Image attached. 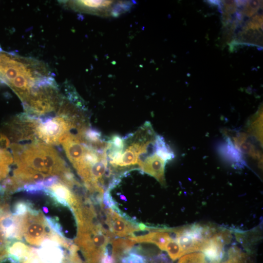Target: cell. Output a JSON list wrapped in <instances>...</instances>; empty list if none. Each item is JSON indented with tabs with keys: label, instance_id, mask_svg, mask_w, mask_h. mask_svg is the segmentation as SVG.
<instances>
[{
	"label": "cell",
	"instance_id": "obj_13",
	"mask_svg": "<svg viewBox=\"0 0 263 263\" xmlns=\"http://www.w3.org/2000/svg\"><path fill=\"white\" fill-rule=\"evenodd\" d=\"M8 258L16 263L25 262L33 253V250L19 240H8L7 244Z\"/></svg>",
	"mask_w": 263,
	"mask_h": 263
},
{
	"label": "cell",
	"instance_id": "obj_12",
	"mask_svg": "<svg viewBox=\"0 0 263 263\" xmlns=\"http://www.w3.org/2000/svg\"><path fill=\"white\" fill-rule=\"evenodd\" d=\"M218 150L222 157L234 168L242 169L246 166L242 153L235 148L229 137H226L225 142L219 146Z\"/></svg>",
	"mask_w": 263,
	"mask_h": 263
},
{
	"label": "cell",
	"instance_id": "obj_2",
	"mask_svg": "<svg viewBox=\"0 0 263 263\" xmlns=\"http://www.w3.org/2000/svg\"><path fill=\"white\" fill-rule=\"evenodd\" d=\"M77 225L75 243L82 252L87 263H99L106 247L115 236L98 222H87Z\"/></svg>",
	"mask_w": 263,
	"mask_h": 263
},
{
	"label": "cell",
	"instance_id": "obj_5",
	"mask_svg": "<svg viewBox=\"0 0 263 263\" xmlns=\"http://www.w3.org/2000/svg\"><path fill=\"white\" fill-rule=\"evenodd\" d=\"M55 117H51L41 123L38 122L35 128V134L48 145H58L60 136L74 128L70 118L57 113Z\"/></svg>",
	"mask_w": 263,
	"mask_h": 263
},
{
	"label": "cell",
	"instance_id": "obj_11",
	"mask_svg": "<svg viewBox=\"0 0 263 263\" xmlns=\"http://www.w3.org/2000/svg\"><path fill=\"white\" fill-rule=\"evenodd\" d=\"M166 163L155 153L146 160L140 169L155 178L162 186H165V167Z\"/></svg>",
	"mask_w": 263,
	"mask_h": 263
},
{
	"label": "cell",
	"instance_id": "obj_27",
	"mask_svg": "<svg viewBox=\"0 0 263 263\" xmlns=\"http://www.w3.org/2000/svg\"><path fill=\"white\" fill-rule=\"evenodd\" d=\"M0 133H1L0 132Z\"/></svg>",
	"mask_w": 263,
	"mask_h": 263
},
{
	"label": "cell",
	"instance_id": "obj_14",
	"mask_svg": "<svg viewBox=\"0 0 263 263\" xmlns=\"http://www.w3.org/2000/svg\"><path fill=\"white\" fill-rule=\"evenodd\" d=\"M136 243H152L156 245L160 249L165 250L168 242L171 239L169 233L164 231H152L144 235H133L127 238Z\"/></svg>",
	"mask_w": 263,
	"mask_h": 263
},
{
	"label": "cell",
	"instance_id": "obj_26",
	"mask_svg": "<svg viewBox=\"0 0 263 263\" xmlns=\"http://www.w3.org/2000/svg\"><path fill=\"white\" fill-rule=\"evenodd\" d=\"M0 81H1V79H0Z\"/></svg>",
	"mask_w": 263,
	"mask_h": 263
},
{
	"label": "cell",
	"instance_id": "obj_3",
	"mask_svg": "<svg viewBox=\"0 0 263 263\" xmlns=\"http://www.w3.org/2000/svg\"><path fill=\"white\" fill-rule=\"evenodd\" d=\"M20 216V238L28 244L40 245L46 240H52L56 233L48 224L41 212L32 214L27 211Z\"/></svg>",
	"mask_w": 263,
	"mask_h": 263
},
{
	"label": "cell",
	"instance_id": "obj_1",
	"mask_svg": "<svg viewBox=\"0 0 263 263\" xmlns=\"http://www.w3.org/2000/svg\"><path fill=\"white\" fill-rule=\"evenodd\" d=\"M52 76L47 66L33 58L0 53V78L24 101L34 87Z\"/></svg>",
	"mask_w": 263,
	"mask_h": 263
},
{
	"label": "cell",
	"instance_id": "obj_22",
	"mask_svg": "<svg viewBox=\"0 0 263 263\" xmlns=\"http://www.w3.org/2000/svg\"><path fill=\"white\" fill-rule=\"evenodd\" d=\"M178 263H207L204 255L202 253H192L184 255Z\"/></svg>",
	"mask_w": 263,
	"mask_h": 263
},
{
	"label": "cell",
	"instance_id": "obj_19",
	"mask_svg": "<svg viewBox=\"0 0 263 263\" xmlns=\"http://www.w3.org/2000/svg\"><path fill=\"white\" fill-rule=\"evenodd\" d=\"M165 251H167L170 258L176 260L185 254V253L175 239H171L167 244Z\"/></svg>",
	"mask_w": 263,
	"mask_h": 263
},
{
	"label": "cell",
	"instance_id": "obj_8",
	"mask_svg": "<svg viewBox=\"0 0 263 263\" xmlns=\"http://www.w3.org/2000/svg\"><path fill=\"white\" fill-rule=\"evenodd\" d=\"M42 156L47 173L50 176L60 177L69 169L56 150L50 145L37 143Z\"/></svg>",
	"mask_w": 263,
	"mask_h": 263
},
{
	"label": "cell",
	"instance_id": "obj_21",
	"mask_svg": "<svg viewBox=\"0 0 263 263\" xmlns=\"http://www.w3.org/2000/svg\"><path fill=\"white\" fill-rule=\"evenodd\" d=\"M222 263H247V262L246 255L236 246H233L228 251V259Z\"/></svg>",
	"mask_w": 263,
	"mask_h": 263
},
{
	"label": "cell",
	"instance_id": "obj_25",
	"mask_svg": "<svg viewBox=\"0 0 263 263\" xmlns=\"http://www.w3.org/2000/svg\"><path fill=\"white\" fill-rule=\"evenodd\" d=\"M28 202L20 201L15 203L13 207L12 214L14 215H22L27 211Z\"/></svg>",
	"mask_w": 263,
	"mask_h": 263
},
{
	"label": "cell",
	"instance_id": "obj_23",
	"mask_svg": "<svg viewBox=\"0 0 263 263\" xmlns=\"http://www.w3.org/2000/svg\"><path fill=\"white\" fill-rule=\"evenodd\" d=\"M262 116L260 115L251 122L250 130L254 135L261 142L262 139Z\"/></svg>",
	"mask_w": 263,
	"mask_h": 263
},
{
	"label": "cell",
	"instance_id": "obj_20",
	"mask_svg": "<svg viewBox=\"0 0 263 263\" xmlns=\"http://www.w3.org/2000/svg\"><path fill=\"white\" fill-rule=\"evenodd\" d=\"M137 164V155L135 152L129 146L121 155L117 167H127Z\"/></svg>",
	"mask_w": 263,
	"mask_h": 263
},
{
	"label": "cell",
	"instance_id": "obj_24",
	"mask_svg": "<svg viewBox=\"0 0 263 263\" xmlns=\"http://www.w3.org/2000/svg\"><path fill=\"white\" fill-rule=\"evenodd\" d=\"M8 240L0 226V262L8 257L7 244Z\"/></svg>",
	"mask_w": 263,
	"mask_h": 263
},
{
	"label": "cell",
	"instance_id": "obj_18",
	"mask_svg": "<svg viewBox=\"0 0 263 263\" xmlns=\"http://www.w3.org/2000/svg\"><path fill=\"white\" fill-rule=\"evenodd\" d=\"M14 162L13 155L8 150H0V182L4 180L9 173V166Z\"/></svg>",
	"mask_w": 263,
	"mask_h": 263
},
{
	"label": "cell",
	"instance_id": "obj_9",
	"mask_svg": "<svg viewBox=\"0 0 263 263\" xmlns=\"http://www.w3.org/2000/svg\"><path fill=\"white\" fill-rule=\"evenodd\" d=\"M61 144L67 157L76 169L82 163L83 157L86 150L85 146L71 133Z\"/></svg>",
	"mask_w": 263,
	"mask_h": 263
},
{
	"label": "cell",
	"instance_id": "obj_7",
	"mask_svg": "<svg viewBox=\"0 0 263 263\" xmlns=\"http://www.w3.org/2000/svg\"><path fill=\"white\" fill-rule=\"evenodd\" d=\"M231 239L230 232L220 229L206 243L201 251L210 263H221L224 256V245Z\"/></svg>",
	"mask_w": 263,
	"mask_h": 263
},
{
	"label": "cell",
	"instance_id": "obj_17",
	"mask_svg": "<svg viewBox=\"0 0 263 263\" xmlns=\"http://www.w3.org/2000/svg\"><path fill=\"white\" fill-rule=\"evenodd\" d=\"M155 153L165 160L166 162L171 160L174 157V154L170 147L166 143L164 138L157 135L155 139Z\"/></svg>",
	"mask_w": 263,
	"mask_h": 263
},
{
	"label": "cell",
	"instance_id": "obj_6",
	"mask_svg": "<svg viewBox=\"0 0 263 263\" xmlns=\"http://www.w3.org/2000/svg\"><path fill=\"white\" fill-rule=\"evenodd\" d=\"M103 210L105 215V223L115 236L128 238L132 236L134 232L140 230V223L137 224L131 222L111 208H104Z\"/></svg>",
	"mask_w": 263,
	"mask_h": 263
},
{
	"label": "cell",
	"instance_id": "obj_16",
	"mask_svg": "<svg viewBox=\"0 0 263 263\" xmlns=\"http://www.w3.org/2000/svg\"><path fill=\"white\" fill-rule=\"evenodd\" d=\"M247 135L240 133L233 137V142L235 148L241 152L247 154L254 158H259L261 155L254 146L247 140Z\"/></svg>",
	"mask_w": 263,
	"mask_h": 263
},
{
	"label": "cell",
	"instance_id": "obj_15",
	"mask_svg": "<svg viewBox=\"0 0 263 263\" xmlns=\"http://www.w3.org/2000/svg\"><path fill=\"white\" fill-rule=\"evenodd\" d=\"M136 243L128 238H114L112 242V256L114 263H121V259L131 250Z\"/></svg>",
	"mask_w": 263,
	"mask_h": 263
},
{
	"label": "cell",
	"instance_id": "obj_4",
	"mask_svg": "<svg viewBox=\"0 0 263 263\" xmlns=\"http://www.w3.org/2000/svg\"><path fill=\"white\" fill-rule=\"evenodd\" d=\"M65 5L77 11L105 17H116L127 12L132 6L131 1L112 0H72Z\"/></svg>",
	"mask_w": 263,
	"mask_h": 263
},
{
	"label": "cell",
	"instance_id": "obj_10",
	"mask_svg": "<svg viewBox=\"0 0 263 263\" xmlns=\"http://www.w3.org/2000/svg\"><path fill=\"white\" fill-rule=\"evenodd\" d=\"M60 244L51 239L45 240L37 251L42 263H62L64 253Z\"/></svg>",
	"mask_w": 263,
	"mask_h": 263
}]
</instances>
